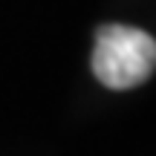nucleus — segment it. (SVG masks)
I'll list each match as a JSON object with an SVG mask.
<instances>
[{
	"label": "nucleus",
	"mask_w": 156,
	"mask_h": 156,
	"mask_svg": "<svg viewBox=\"0 0 156 156\" xmlns=\"http://www.w3.org/2000/svg\"><path fill=\"white\" fill-rule=\"evenodd\" d=\"M156 41L151 32L124 23H104L95 29L93 75L110 90H133L153 75Z\"/></svg>",
	"instance_id": "nucleus-1"
}]
</instances>
